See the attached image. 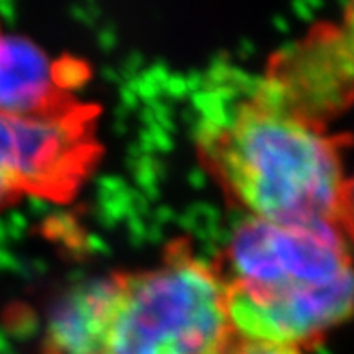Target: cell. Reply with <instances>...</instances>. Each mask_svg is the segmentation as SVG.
<instances>
[{"instance_id":"5b68a950","label":"cell","mask_w":354,"mask_h":354,"mask_svg":"<svg viewBox=\"0 0 354 354\" xmlns=\"http://www.w3.org/2000/svg\"><path fill=\"white\" fill-rule=\"evenodd\" d=\"M266 82L300 116L320 123L354 100V53L338 26H318L275 56Z\"/></svg>"},{"instance_id":"7a4b0ae2","label":"cell","mask_w":354,"mask_h":354,"mask_svg":"<svg viewBox=\"0 0 354 354\" xmlns=\"http://www.w3.org/2000/svg\"><path fill=\"white\" fill-rule=\"evenodd\" d=\"M221 277L237 338L315 344L354 311V264L335 221L248 219Z\"/></svg>"},{"instance_id":"6da1fadb","label":"cell","mask_w":354,"mask_h":354,"mask_svg":"<svg viewBox=\"0 0 354 354\" xmlns=\"http://www.w3.org/2000/svg\"><path fill=\"white\" fill-rule=\"evenodd\" d=\"M235 340L219 268L176 248L69 291L47 322L46 354H228Z\"/></svg>"},{"instance_id":"ba28073f","label":"cell","mask_w":354,"mask_h":354,"mask_svg":"<svg viewBox=\"0 0 354 354\" xmlns=\"http://www.w3.org/2000/svg\"><path fill=\"white\" fill-rule=\"evenodd\" d=\"M228 354H302L297 347H286V345L262 344V342H252L237 338Z\"/></svg>"},{"instance_id":"3957f363","label":"cell","mask_w":354,"mask_h":354,"mask_svg":"<svg viewBox=\"0 0 354 354\" xmlns=\"http://www.w3.org/2000/svg\"><path fill=\"white\" fill-rule=\"evenodd\" d=\"M199 147L224 190L255 219L335 221L345 183L338 141L266 80L205 112Z\"/></svg>"},{"instance_id":"277c9868","label":"cell","mask_w":354,"mask_h":354,"mask_svg":"<svg viewBox=\"0 0 354 354\" xmlns=\"http://www.w3.org/2000/svg\"><path fill=\"white\" fill-rule=\"evenodd\" d=\"M93 147L91 118L76 107L42 116L0 112V205L67 196L87 172Z\"/></svg>"},{"instance_id":"8992f818","label":"cell","mask_w":354,"mask_h":354,"mask_svg":"<svg viewBox=\"0 0 354 354\" xmlns=\"http://www.w3.org/2000/svg\"><path fill=\"white\" fill-rule=\"evenodd\" d=\"M62 62L22 37L0 35V112L11 116H42L69 109L73 85Z\"/></svg>"},{"instance_id":"52a82bcc","label":"cell","mask_w":354,"mask_h":354,"mask_svg":"<svg viewBox=\"0 0 354 354\" xmlns=\"http://www.w3.org/2000/svg\"><path fill=\"white\" fill-rule=\"evenodd\" d=\"M335 223L338 228L349 233L354 241V176L351 179H345L344 187H342Z\"/></svg>"},{"instance_id":"9c48e42d","label":"cell","mask_w":354,"mask_h":354,"mask_svg":"<svg viewBox=\"0 0 354 354\" xmlns=\"http://www.w3.org/2000/svg\"><path fill=\"white\" fill-rule=\"evenodd\" d=\"M338 28H340L342 35H344L345 42L349 44V47L354 53V0H349V2H347L344 22H342Z\"/></svg>"}]
</instances>
